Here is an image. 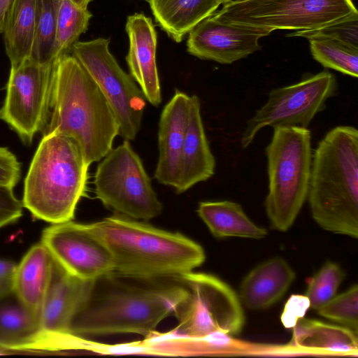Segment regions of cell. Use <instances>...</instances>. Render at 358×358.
Returning a JSON list of instances; mask_svg holds the SVG:
<instances>
[{"label":"cell","instance_id":"cell-18","mask_svg":"<svg viewBox=\"0 0 358 358\" xmlns=\"http://www.w3.org/2000/svg\"><path fill=\"white\" fill-rule=\"evenodd\" d=\"M189 96L176 90L161 113L158 129L159 157L155 178L160 184L176 187L186 135Z\"/></svg>","mask_w":358,"mask_h":358},{"label":"cell","instance_id":"cell-39","mask_svg":"<svg viewBox=\"0 0 358 358\" xmlns=\"http://www.w3.org/2000/svg\"><path fill=\"white\" fill-rule=\"evenodd\" d=\"M224 1V3H227V2H229V1H233V0H223Z\"/></svg>","mask_w":358,"mask_h":358},{"label":"cell","instance_id":"cell-2","mask_svg":"<svg viewBox=\"0 0 358 358\" xmlns=\"http://www.w3.org/2000/svg\"><path fill=\"white\" fill-rule=\"evenodd\" d=\"M108 247L112 273L128 278H178L200 266L206 259L203 248L178 232L165 231L115 214L91 223Z\"/></svg>","mask_w":358,"mask_h":358},{"label":"cell","instance_id":"cell-37","mask_svg":"<svg viewBox=\"0 0 358 358\" xmlns=\"http://www.w3.org/2000/svg\"><path fill=\"white\" fill-rule=\"evenodd\" d=\"M78 6L82 8H87L88 4L93 0H71Z\"/></svg>","mask_w":358,"mask_h":358},{"label":"cell","instance_id":"cell-12","mask_svg":"<svg viewBox=\"0 0 358 358\" xmlns=\"http://www.w3.org/2000/svg\"><path fill=\"white\" fill-rule=\"evenodd\" d=\"M55 62L41 64L28 58L10 66L0 120L24 143L31 144L48 124Z\"/></svg>","mask_w":358,"mask_h":358},{"label":"cell","instance_id":"cell-23","mask_svg":"<svg viewBox=\"0 0 358 358\" xmlns=\"http://www.w3.org/2000/svg\"><path fill=\"white\" fill-rule=\"evenodd\" d=\"M197 213L213 236H237L254 239L264 238L267 231L254 223L241 205L231 201H202Z\"/></svg>","mask_w":358,"mask_h":358},{"label":"cell","instance_id":"cell-6","mask_svg":"<svg viewBox=\"0 0 358 358\" xmlns=\"http://www.w3.org/2000/svg\"><path fill=\"white\" fill-rule=\"evenodd\" d=\"M265 153L266 215L273 229L286 231L307 199L313 157L310 131L300 127H274Z\"/></svg>","mask_w":358,"mask_h":358},{"label":"cell","instance_id":"cell-14","mask_svg":"<svg viewBox=\"0 0 358 358\" xmlns=\"http://www.w3.org/2000/svg\"><path fill=\"white\" fill-rule=\"evenodd\" d=\"M11 295V294H10ZM0 300V346L17 355H52L87 350L89 342L74 335L63 336L44 331L40 313L15 296Z\"/></svg>","mask_w":358,"mask_h":358},{"label":"cell","instance_id":"cell-8","mask_svg":"<svg viewBox=\"0 0 358 358\" xmlns=\"http://www.w3.org/2000/svg\"><path fill=\"white\" fill-rule=\"evenodd\" d=\"M94 184L96 198L115 214L148 220L162 211L151 178L128 140L112 148L101 159Z\"/></svg>","mask_w":358,"mask_h":358},{"label":"cell","instance_id":"cell-31","mask_svg":"<svg viewBox=\"0 0 358 358\" xmlns=\"http://www.w3.org/2000/svg\"><path fill=\"white\" fill-rule=\"evenodd\" d=\"M287 36L338 40L358 48V13L314 29L296 31Z\"/></svg>","mask_w":358,"mask_h":358},{"label":"cell","instance_id":"cell-7","mask_svg":"<svg viewBox=\"0 0 358 358\" xmlns=\"http://www.w3.org/2000/svg\"><path fill=\"white\" fill-rule=\"evenodd\" d=\"M187 295L174 315L178 325L173 334L204 339L222 333L236 335L245 324L242 303L234 289L217 277L189 272L178 278Z\"/></svg>","mask_w":358,"mask_h":358},{"label":"cell","instance_id":"cell-38","mask_svg":"<svg viewBox=\"0 0 358 358\" xmlns=\"http://www.w3.org/2000/svg\"><path fill=\"white\" fill-rule=\"evenodd\" d=\"M17 355L16 352H15L14 351H12L10 350H8V349H6L3 347H1L0 346V355Z\"/></svg>","mask_w":358,"mask_h":358},{"label":"cell","instance_id":"cell-4","mask_svg":"<svg viewBox=\"0 0 358 358\" xmlns=\"http://www.w3.org/2000/svg\"><path fill=\"white\" fill-rule=\"evenodd\" d=\"M322 229L358 237V130L339 125L313 152L307 199Z\"/></svg>","mask_w":358,"mask_h":358},{"label":"cell","instance_id":"cell-21","mask_svg":"<svg viewBox=\"0 0 358 358\" xmlns=\"http://www.w3.org/2000/svg\"><path fill=\"white\" fill-rule=\"evenodd\" d=\"M52 265L53 258L41 242L33 245L17 265L13 294L24 305L38 313Z\"/></svg>","mask_w":358,"mask_h":358},{"label":"cell","instance_id":"cell-26","mask_svg":"<svg viewBox=\"0 0 358 358\" xmlns=\"http://www.w3.org/2000/svg\"><path fill=\"white\" fill-rule=\"evenodd\" d=\"M92 15L71 0H62L57 17L52 57L55 61L69 54L80 36L87 30Z\"/></svg>","mask_w":358,"mask_h":358},{"label":"cell","instance_id":"cell-20","mask_svg":"<svg viewBox=\"0 0 358 358\" xmlns=\"http://www.w3.org/2000/svg\"><path fill=\"white\" fill-rule=\"evenodd\" d=\"M295 277L294 271L284 259H269L244 278L240 287V301L250 310L268 308L282 297Z\"/></svg>","mask_w":358,"mask_h":358},{"label":"cell","instance_id":"cell-27","mask_svg":"<svg viewBox=\"0 0 358 358\" xmlns=\"http://www.w3.org/2000/svg\"><path fill=\"white\" fill-rule=\"evenodd\" d=\"M62 0H36L35 36L29 59L45 64L52 57L56 22Z\"/></svg>","mask_w":358,"mask_h":358},{"label":"cell","instance_id":"cell-32","mask_svg":"<svg viewBox=\"0 0 358 358\" xmlns=\"http://www.w3.org/2000/svg\"><path fill=\"white\" fill-rule=\"evenodd\" d=\"M21 176V164L7 148L0 147V187L13 189Z\"/></svg>","mask_w":358,"mask_h":358},{"label":"cell","instance_id":"cell-13","mask_svg":"<svg viewBox=\"0 0 358 358\" xmlns=\"http://www.w3.org/2000/svg\"><path fill=\"white\" fill-rule=\"evenodd\" d=\"M41 242L53 259L78 279L94 281L113 271L111 252L91 224L72 220L51 224L43 230Z\"/></svg>","mask_w":358,"mask_h":358},{"label":"cell","instance_id":"cell-5","mask_svg":"<svg viewBox=\"0 0 358 358\" xmlns=\"http://www.w3.org/2000/svg\"><path fill=\"white\" fill-rule=\"evenodd\" d=\"M89 166L74 140L44 134L24 179L23 207L51 224L72 220L87 195Z\"/></svg>","mask_w":358,"mask_h":358},{"label":"cell","instance_id":"cell-3","mask_svg":"<svg viewBox=\"0 0 358 358\" xmlns=\"http://www.w3.org/2000/svg\"><path fill=\"white\" fill-rule=\"evenodd\" d=\"M51 132L74 140L89 165L108 154L120 133L105 96L69 53L55 62L50 116L43 134Z\"/></svg>","mask_w":358,"mask_h":358},{"label":"cell","instance_id":"cell-9","mask_svg":"<svg viewBox=\"0 0 358 358\" xmlns=\"http://www.w3.org/2000/svg\"><path fill=\"white\" fill-rule=\"evenodd\" d=\"M358 13L351 0H233L210 16L268 31L309 30Z\"/></svg>","mask_w":358,"mask_h":358},{"label":"cell","instance_id":"cell-35","mask_svg":"<svg viewBox=\"0 0 358 358\" xmlns=\"http://www.w3.org/2000/svg\"><path fill=\"white\" fill-rule=\"evenodd\" d=\"M17 265L12 261L0 259V300L13 294Z\"/></svg>","mask_w":358,"mask_h":358},{"label":"cell","instance_id":"cell-28","mask_svg":"<svg viewBox=\"0 0 358 358\" xmlns=\"http://www.w3.org/2000/svg\"><path fill=\"white\" fill-rule=\"evenodd\" d=\"M309 41L313 57L324 67L357 78V47L328 38H313Z\"/></svg>","mask_w":358,"mask_h":358},{"label":"cell","instance_id":"cell-15","mask_svg":"<svg viewBox=\"0 0 358 358\" xmlns=\"http://www.w3.org/2000/svg\"><path fill=\"white\" fill-rule=\"evenodd\" d=\"M270 34L252 27L220 22L210 15L189 33L187 52L202 59L232 64L259 50V38Z\"/></svg>","mask_w":358,"mask_h":358},{"label":"cell","instance_id":"cell-19","mask_svg":"<svg viewBox=\"0 0 358 358\" xmlns=\"http://www.w3.org/2000/svg\"><path fill=\"white\" fill-rule=\"evenodd\" d=\"M215 160L210 150L201 115L199 97H189L188 124L182 147L178 183V194L210 178L215 173Z\"/></svg>","mask_w":358,"mask_h":358},{"label":"cell","instance_id":"cell-36","mask_svg":"<svg viewBox=\"0 0 358 358\" xmlns=\"http://www.w3.org/2000/svg\"><path fill=\"white\" fill-rule=\"evenodd\" d=\"M13 0H0V31L2 29L3 21Z\"/></svg>","mask_w":358,"mask_h":358},{"label":"cell","instance_id":"cell-17","mask_svg":"<svg viewBox=\"0 0 358 358\" xmlns=\"http://www.w3.org/2000/svg\"><path fill=\"white\" fill-rule=\"evenodd\" d=\"M126 31L129 43L126 60L131 76L145 100L158 106L162 91L156 64L157 33L152 19L142 13L129 15Z\"/></svg>","mask_w":358,"mask_h":358},{"label":"cell","instance_id":"cell-25","mask_svg":"<svg viewBox=\"0 0 358 358\" xmlns=\"http://www.w3.org/2000/svg\"><path fill=\"white\" fill-rule=\"evenodd\" d=\"M292 341L306 349H320L340 352H357V334L346 327L322 321L301 318L293 327Z\"/></svg>","mask_w":358,"mask_h":358},{"label":"cell","instance_id":"cell-16","mask_svg":"<svg viewBox=\"0 0 358 358\" xmlns=\"http://www.w3.org/2000/svg\"><path fill=\"white\" fill-rule=\"evenodd\" d=\"M94 281L78 279L65 271L54 259L52 274L40 312L44 331L69 336L74 316L90 296Z\"/></svg>","mask_w":358,"mask_h":358},{"label":"cell","instance_id":"cell-10","mask_svg":"<svg viewBox=\"0 0 358 358\" xmlns=\"http://www.w3.org/2000/svg\"><path fill=\"white\" fill-rule=\"evenodd\" d=\"M110 40L98 38L77 41L71 49L96 83L119 123L124 140L136 138L141 127L146 100L132 77L118 64L109 50Z\"/></svg>","mask_w":358,"mask_h":358},{"label":"cell","instance_id":"cell-33","mask_svg":"<svg viewBox=\"0 0 358 358\" xmlns=\"http://www.w3.org/2000/svg\"><path fill=\"white\" fill-rule=\"evenodd\" d=\"M23 204L13 189L0 187V228L15 223L22 215Z\"/></svg>","mask_w":358,"mask_h":358},{"label":"cell","instance_id":"cell-11","mask_svg":"<svg viewBox=\"0 0 358 358\" xmlns=\"http://www.w3.org/2000/svg\"><path fill=\"white\" fill-rule=\"evenodd\" d=\"M337 93L336 78L327 71L272 90L266 103L248 120L241 138V146L248 148L266 127L308 128L315 116L325 109L327 100Z\"/></svg>","mask_w":358,"mask_h":358},{"label":"cell","instance_id":"cell-34","mask_svg":"<svg viewBox=\"0 0 358 358\" xmlns=\"http://www.w3.org/2000/svg\"><path fill=\"white\" fill-rule=\"evenodd\" d=\"M310 308L306 295L293 294L287 300L281 315V322L286 328H293L297 321L303 317Z\"/></svg>","mask_w":358,"mask_h":358},{"label":"cell","instance_id":"cell-22","mask_svg":"<svg viewBox=\"0 0 358 358\" xmlns=\"http://www.w3.org/2000/svg\"><path fill=\"white\" fill-rule=\"evenodd\" d=\"M148 2L155 21L177 43L224 4L223 0H148Z\"/></svg>","mask_w":358,"mask_h":358},{"label":"cell","instance_id":"cell-29","mask_svg":"<svg viewBox=\"0 0 358 358\" xmlns=\"http://www.w3.org/2000/svg\"><path fill=\"white\" fill-rule=\"evenodd\" d=\"M345 278V273L334 262L325 263L319 271L308 281L305 295L310 307L317 310L333 298Z\"/></svg>","mask_w":358,"mask_h":358},{"label":"cell","instance_id":"cell-24","mask_svg":"<svg viewBox=\"0 0 358 358\" xmlns=\"http://www.w3.org/2000/svg\"><path fill=\"white\" fill-rule=\"evenodd\" d=\"M35 21L36 0H13L0 31L10 66L29 58L35 36Z\"/></svg>","mask_w":358,"mask_h":358},{"label":"cell","instance_id":"cell-1","mask_svg":"<svg viewBox=\"0 0 358 358\" xmlns=\"http://www.w3.org/2000/svg\"><path fill=\"white\" fill-rule=\"evenodd\" d=\"M187 295L178 283L134 285L110 273L94 281L91 294L70 325L71 334L86 338L117 334L148 336L174 315Z\"/></svg>","mask_w":358,"mask_h":358},{"label":"cell","instance_id":"cell-30","mask_svg":"<svg viewBox=\"0 0 358 358\" xmlns=\"http://www.w3.org/2000/svg\"><path fill=\"white\" fill-rule=\"evenodd\" d=\"M317 311L320 315L342 324L357 334L358 286L355 285L343 293L334 296Z\"/></svg>","mask_w":358,"mask_h":358}]
</instances>
